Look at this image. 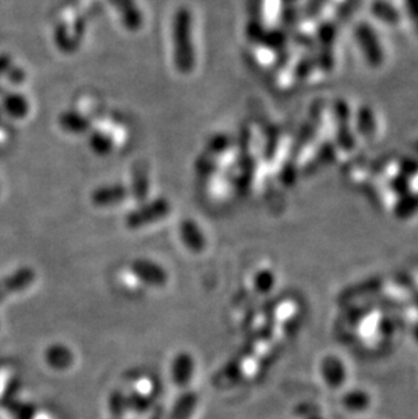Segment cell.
Here are the masks:
<instances>
[{
    "mask_svg": "<svg viewBox=\"0 0 418 419\" xmlns=\"http://www.w3.org/2000/svg\"><path fill=\"white\" fill-rule=\"evenodd\" d=\"M386 33L367 14L350 25V39L369 70H382L390 58Z\"/></svg>",
    "mask_w": 418,
    "mask_h": 419,
    "instance_id": "obj_1",
    "label": "cell"
},
{
    "mask_svg": "<svg viewBox=\"0 0 418 419\" xmlns=\"http://www.w3.org/2000/svg\"><path fill=\"white\" fill-rule=\"evenodd\" d=\"M174 60L178 71L189 73L195 67V51L192 44V14L189 8L181 7L173 20Z\"/></svg>",
    "mask_w": 418,
    "mask_h": 419,
    "instance_id": "obj_2",
    "label": "cell"
},
{
    "mask_svg": "<svg viewBox=\"0 0 418 419\" xmlns=\"http://www.w3.org/2000/svg\"><path fill=\"white\" fill-rule=\"evenodd\" d=\"M130 272L140 280V282L146 284L147 287L162 288L168 280V275L164 268L148 259L133 261L130 263Z\"/></svg>",
    "mask_w": 418,
    "mask_h": 419,
    "instance_id": "obj_3",
    "label": "cell"
},
{
    "mask_svg": "<svg viewBox=\"0 0 418 419\" xmlns=\"http://www.w3.org/2000/svg\"><path fill=\"white\" fill-rule=\"evenodd\" d=\"M170 212V205L166 200H158L152 204H148L128 216L127 224L129 228H140L142 225L155 223L158 220L164 219Z\"/></svg>",
    "mask_w": 418,
    "mask_h": 419,
    "instance_id": "obj_4",
    "label": "cell"
},
{
    "mask_svg": "<svg viewBox=\"0 0 418 419\" xmlns=\"http://www.w3.org/2000/svg\"><path fill=\"white\" fill-rule=\"evenodd\" d=\"M195 372V361L189 353H180L171 364V379L178 387L190 383Z\"/></svg>",
    "mask_w": 418,
    "mask_h": 419,
    "instance_id": "obj_5",
    "label": "cell"
},
{
    "mask_svg": "<svg viewBox=\"0 0 418 419\" xmlns=\"http://www.w3.org/2000/svg\"><path fill=\"white\" fill-rule=\"evenodd\" d=\"M183 244L193 253H201L205 249V237L202 235L199 225L192 220H183L180 228Z\"/></svg>",
    "mask_w": 418,
    "mask_h": 419,
    "instance_id": "obj_6",
    "label": "cell"
},
{
    "mask_svg": "<svg viewBox=\"0 0 418 419\" xmlns=\"http://www.w3.org/2000/svg\"><path fill=\"white\" fill-rule=\"evenodd\" d=\"M127 194V189L124 186H120V185L105 186L94 192L92 201L94 204H97V206H111L114 204L125 200Z\"/></svg>",
    "mask_w": 418,
    "mask_h": 419,
    "instance_id": "obj_7",
    "label": "cell"
},
{
    "mask_svg": "<svg viewBox=\"0 0 418 419\" xmlns=\"http://www.w3.org/2000/svg\"><path fill=\"white\" fill-rule=\"evenodd\" d=\"M322 375L328 385L340 387L345 382V366L340 360L334 357H328L322 363Z\"/></svg>",
    "mask_w": 418,
    "mask_h": 419,
    "instance_id": "obj_8",
    "label": "cell"
},
{
    "mask_svg": "<svg viewBox=\"0 0 418 419\" xmlns=\"http://www.w3.org/2000/svg\"><path fill=\"white\" fill-rule=\"evenodd\" d=\"M113 4L118 8L120 14H123L124 22L128 27L136 29L140 25V14L133 0H111Z\"/></svg>",
    "mask_w": 418,
    "mask_h": 419,
    "instance_id": "obj_9",
    "label": "cell"
},
{
    "mask_svg": "<svg viewBox=\"0 0 418 419\" xmlns=\"http://www.w3.org/2000/svg\"><path fill=\"white\" fill-rule=\"evenodd\" d=\"M60 124L71 133H83L89 128V120L76 111H66L60 117Z\"/></svg>",
    "mask_w": 418,
    "mask_h": 419,
    "instance_id": "obj_10",
    "label": "cell"
},
{
    "mask_svg": "<svg viewBox=\"0 0 418 419\" xmlns=\"http://www.w3.org/2000/svg\"><path fill=\"white\" fill-rule=\"evenodd\" d=\"M407 32L418 38V0H400Z\"/></svg>",
    "mask_w": 418,
    "mask_h": 419,
    "instance_id": "obj_11",
    "label": "cell"
},
{
    "mask_svg": "<svg viewBox=\"0 0 418 419\" xmlns=\"http://www.w3.org/2000/svg\"><path fill=\"white\" fill-rule=\"evenodd\" d=\"M196 406V396L193 394H186L177 403V406L174 407V413L171 419H188L192 413L193 408Z\"/></svg>",
    "mask_w": 418,
    "mask_h": 419,
    "instance_id": "obj_12",
    "label": "cell"
},
{
    "mask_svg": "<svg viewBox=\"0 0 418 419\" xmlns=\"http://www.w3.org/2000/svg\"><path fill=\"white\" fill-rule=\"evenodd\" d=\"M111 140H109V137L104 133H92L91 136L90 146L95 154L98 155H106L109 154L110 149H111Z\"/></svg>",
    "mask_w": 418,
    "mask_h": 419,
    "instance_id": "obj_13",
    "label": "cell"
},
{
    "mask_svg": "<svg viewBox=\"0 0 418 419\" xmlns=\"http://www.w3.org/2000/svg\"><path fill=\"white\" fill-rule=\"evenodd\" d=\"M274 287V274L269 270H261L255 274L254 288L258 293H268Z\"/></svg>",
    "mask_w": 418,
    "mask_h": 419,
    "instance_id": "obj_14",
    "label": "cell"
},
{
    "mask_svg": "<svg viewBox=\"0 0 418 419\" xmlns=\"http://www.w3.org/2000/svg\"><path fill=\"white\" fill-rule=\"evenodd\" d=\"M344 404L349 410H363L369 404V401L364 392H352L344 398Z\"/></svg>",
    "mask_w": 418,
    "mask_h": 419,
    "instance_id": "obj_15",
    "label": "cell"
},
{
    "mask_svg": "<svg viewBox=\"0 0 418 419\" xmlns=\"http://www.w3.org/2000/svg\"><path fill=\"white\" fill-rule=\"evenodd\" d=\"M414 154L418 156V144L416 146V148H414Z\"/></svg>",
    "mask_w": 418,
    "mask_h": 419,
    "instance_id": "obj_16",
    "label": "cell"
},
{
    "mask_svg": "<svg viewBox=\"0 0 418 419\" xmlns=\"http://www.w3.org/2000/svg\"><path fill=\"white\" fill-rule=\"evenodd\" d=\"M416 335H417V339H418V326H417V328H416Z\"/></svg>",
    "mask_w": 418,
    "mask_h": 419,
    "instance_id": "obj_17",
    "label": "cell"
},
{
    "mask_svg": "<svg viewBox=\"0 0 418 419\" xmlns=\"http://www.w3.org/2000/svg\"><path fill=\"white\" fill-rule=\"evenodd\" d=\"M283 1H295V0H283Z\"/></svg>",
    "mask_w": 418,
    "mask_h": 419,
    "instance_id": "obj_18",
    "label": "cell"
}]
</instances>
